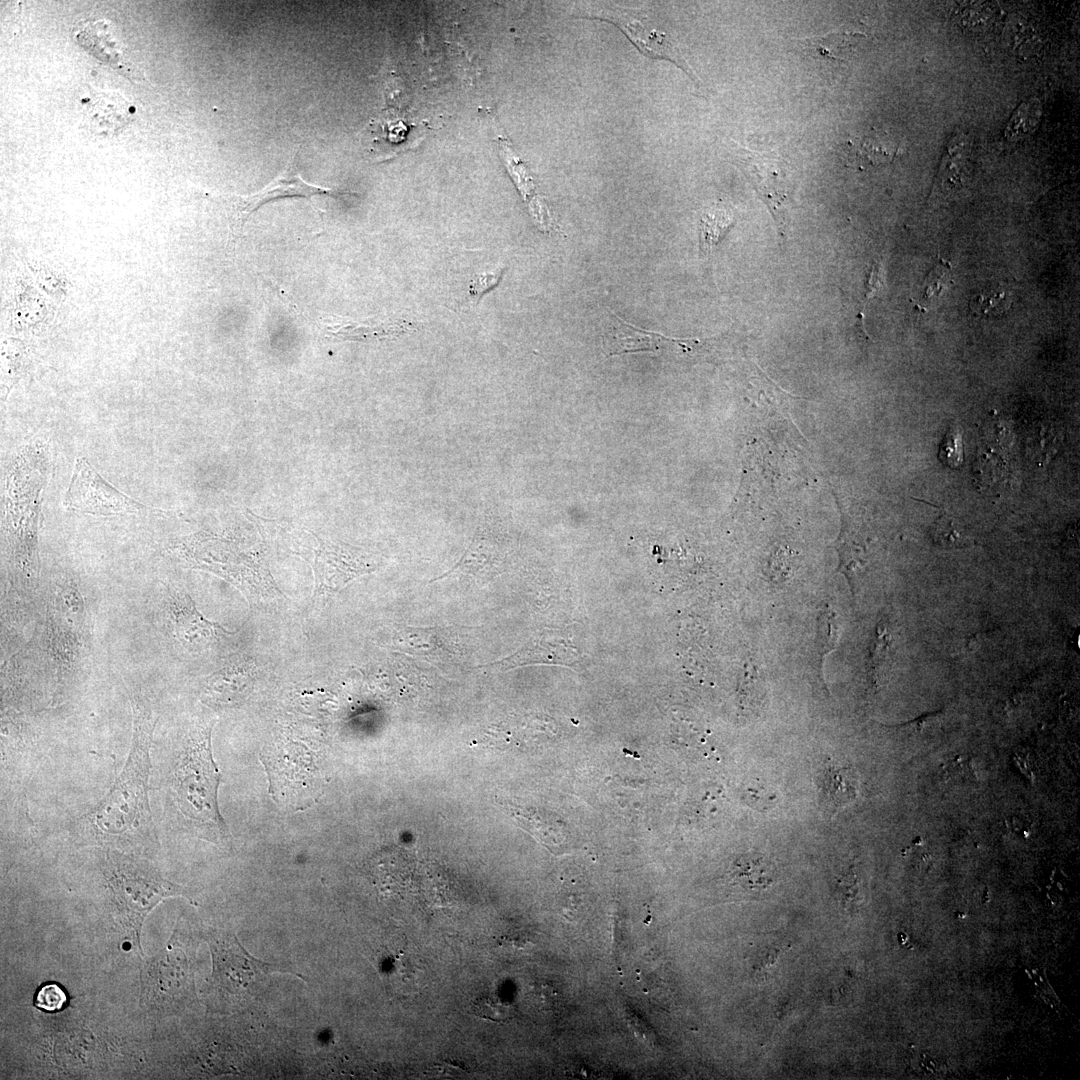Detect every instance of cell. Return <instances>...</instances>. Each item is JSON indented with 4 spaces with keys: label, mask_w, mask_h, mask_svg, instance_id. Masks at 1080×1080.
<instances>
[{
    "label": "cell",
    "mask_w": 1080,
    "mask_h": 1080,
    "mask_svg": "<svg viewBox=\"0 0 1080 1080\" xmlns=\"http://www.w3.org/2000/svg\"><path fill=\"white\" fill-rule=\"evenodd\" d=\"M933 543L943 549H959L972 545V539L958 526L954 518L941 515L931 528Z\"/></svg>",
    "instance_id": "obj_20"
},
{
    "label": "cell",
    "mask_w": 1080,
    "mask_h": 1080,
    "mask_svg": "<svg viewBox=\"0 0 1080 1080\" xmlns=\"http://www.w3.org/2000/svg\"><path fill=\"white\" fill-rule=\"evenodd\" d=\"M884 285L885 284H884V281H883L881 264L880 263H874L873 266L870 269V273H869V277H868V281H867L866 298L869 299V298L874 297L878 292L883 290Z\"/></svg>",
    "instance_id": "obj_27"
},
{
    "label": "cell",
    "mask_w": 1080,
    "mask_h": 1080,
    "mask_svg": "<svg viewBox=\"0 0 1080 1080\" xmlns=\"http://www.w3.org/2000/svg\"><path fill=\"white\" fill-rule=\"evenodd\" d=\"M65 990L55 982H46L39 987L34 997L37 1008L46 1012H57L67 1005Z\"/></svg>",
    "instance_id": "obj_23"
},
{
    "label": "cell",
    "mask_w": 1080,
    "mask_h": 1080,
    "mask_svg": "<svg viewBox=\"0 0 1080 1080\" xmlns=\"http://www.w3.org/2000/svg\"><path fill=\"white\" fill-rule=\"evenodd\" d=\"M666 338L622 320L612 314L611 322L602 336L603 349L608 356L626 352L657 351L660 339Z\"/></svg>",
    "instance_id": "obj_15"
},
{
    "label": "cell",
    "mask_w": 1080,
    "mask_h": 1080,
    "mask_svg": "<svg viewBox=\"0 0 1080 1080\" xmlns=\"http://www.w3.org/2000/svg\"><path fill=\"white\" fill-rule=\"evenodd\" d=\"M611 19L610 21H614L643 54L652 58H664L673 61L693 80L697 81V77L685 61L679 48L665 32L653 28L649 24L645 25L639 19L628 15L612 17Z\"/></svg>",
    "instance_id": "obj_12"
},
{
    "label": "cell",
    "mask_w": 1080,
    "mask_h": 1080,
    "mask_svg": "<svg viewBox=\"0 0 1080 1080\" xmlns=\"http://www.w3.org/2000/svg\"><path fill=\"white\" fill-rule=\"evenodd\" d=\"M500 272L498 273H485L478 276L471 283L470 295L474 300L480 298V296L493 287L500 278Z\"/></svg>",
    "instance_id": "obj_26"
},
{
    "label": "cell",
    "mask_w": 1080,
    "mask_h": 1080,
    "mask_svg": "<svg viewBox=\"0 0 1080 1080\" xmlns=\"http://www.w3.org/2000/svg\"><path fill=\"white\" fill-rule=\"evenodd\" d=\"M212 722L193 725L184 735L172 771L175 804L207 839H227L228 828L217 800L221 773L213 759Z\"/></svg>",
    "instance_id": "obj_2"
},
{
    "label": "cell",
    "mask_w": 1080,
    "mask_h": 1080,
    "mask_svg": "<svg viewBox=\"0 0 1080 1080\" xmlns=\"http://www.w3.org/2000/svg\"><path fill=\"white\" fill-rule=\"evenodd\" d=\"M348 192L334 190L306 182L300 175L296 166V153L292 155L284 170L276 176L263 189L248 195L235 197L237 212V224L242 229L247 218L260 206L287 197H301L310 199L316 195L340 197Z\"/></svg>",
    "instance_id": "obj_9"
},
{
    "label": "cell",
    "mask_w": 1080,
    "mask_h": 1080,
    "mask_svg": "<svg viewBox=\"0 0 1080 1080\" xmlns=\"http://www.w3.org/2000/svg\"><path fill=\"white\" fill-rule=\"evenodd\" d=\"M577 659L576 649L560 635L551 633L530 641L516 653L496 664L510 669L516 666L537 663L571 665Z\"/></svg>",
    "instance_id": "obj_13"
},
{
    "label": "cell",
    "mask_w": 1080,
    "mask_h": 1080,
    "mask_svg": "<svg viewBox=\"0 0 1080 1080\" xmlns=\"http://www.w3.org/2000/svg\"><path fill=\"white\" fill-rule=\"evenodd\" d=\"M256 665L252 659L233 656L208 676L202 686L204 702L217 707H231L242 702L255 683Z\"/></svg>",
    "instance_id": "obj_11"
},
{
    "label": "cell",
    "mask_w": 1080,
    "mask_h": 1080,
    "mask_svg": "<svg viewBox=\"0 0 1080 1080\" xmlns=\"http://www.w3.org/2000/svg\"><path fill=\"white\" fill-rule=\"evenodd\" d=\"M105 874L117 911L134 946L141 951V926L163 899L185 896V890L164 878L148 861L122 853L107 854Z\"/></svg>",
    "instance_id": "obj_3"
},
{
    "label": "cell",
    "mask_w": 1080,
    "mask_h": 1080,
    "mask_svg": "<svg viewBox=\"0 0 1080 1080\" xmlns=\"http://www.w3.org/2000/svg\"><path fill=\"white\" fill-rule=\"evenodd\" d=\"M165 607L175 638L189 648H204L234 635L204 617L186 592H169Z\"/></svg>",
    "instance_id": "obj_8"
},
{
    "label": "cell",
    "mask_w": 1080,
    "mask_h": 1080,
    "mask_svg": "<svg viewBox=\"0 0 1080 1080\" xmlns=\"http://www.w3.org/2000/svg\"><path fill=\"white\" fill-rule=\"evenodd\" d=\"M472 1011L478 1017L492 1021H504L510 1014L505 1004L491 996L478 998L472 1005Z\"/></svg>",
    "instance_id": "obj_25"
},
{
    "label": "cell",
    "mask_w": 1080,
    "mask_h": 1080,
    "mask_svg": "<svg viewBox=\"0 0 1080 1080\" xmlns=\"http://www.w3.org/2000/svg\"><path fill=\"white\" fill-rule=\"evenodd\" d=\"M64 505L95 516L157 514L158 510L123 494L104 480L85 458H77Z\"/></svg>",
    "instance_id": "obj_5"
},
{
    "label": "cell",
    "mask_w": 1080,
    "mask_h": 1080,
    "mask_svg": "<svg viewBox=\"0 0 1080 1080\" xmlns=\"http://www.w3.org/2000/svg\"><path fill=\"white\" fill-rule=\"evenodd\" d=\"M939 459L950 468H958L962 464V438L956 428H951L944 436L940 444Z\"/></svg>",
    "instance_id": "obj_24"
},
{
    "label": "cell",
    "mask_w": 1080,
    "mask_h": 1080,
    "mask_svg": "<svg viewBox=\"0 0 1080 1080\" xmlns=\"http://www.w3.org/2000/svg\"><path fill=\"white\" fill-rule=\"evenodd\" d=\"M819 793L822 803L832 815L847 806L858 793V779L854 769L835 760L828 761L819 777Z\"/></svg>",
    "instance_id": "obj_14"
},
{
    "label": "cell",
    "mask_w": 1080,
    "mask_h": 1080,
    "mask_svg": "<svg viewBox=\"0 0 1080 1080\" xmlns=\"http://www.w3.org/2000/svg\"><path fill=\"white\" fill-rule=\"evenodd\" d=\"M408 324L401 322L361 323L342 320L327 324L329 334L342 339L361 340L366 338H384L404 332Z\"/></svg>",
    "instance_id": "obj_17"
},
{
    "label": "cell",
    "mask_w": 1080,
    "mask_h": 1080,
    "mask_svg": "<svg viewBox=\"0 0 1080 1080\" xmlns=\"http://www.w3.org/2000/svg\"><path fill=\"white\" fill-rule=\"evenodd\" d=\"M734 224L732 215L724 208L715 207L704 213L700 220V250L708 256Z\"/></svg>",
    "instance_id": "obj_19"
},
{
    "label": "cell",
    "mask_w": 1080,
    "mask_h": 1080,
    "mask_svg": "<svg viewBox=\"0 0 1080 1080\" xmlns=\"http://www.w3.org/2000/svg\"><path fill=\"white\" fill-rule=\"evenodd\" d=\"M854 35L845 31H833L822 36L808 37L795 40L800 49L810 57L826 63L845 61V55L849 53Z\"/></svg>",
    "instance_id": "obj_16"
},
{
    "label": "cell",
    "mask_w": 1080,
    "mask_h": 1080,
    "mask_svg": "<svg viewBox=\"0 0 1080 1080\" xmlns=\"http://www.w3.org/2000/svg\"><path fill=\"white\" fill-rule=\"evenodd\" d=\"M373 569L350 546L320 540L314 560V593L319 596L337 592L354 578Z\"/></svg>",
    "instance_id": "obj_10"
},
{
    "label": "cell",
    "mask_w": 1080,
    "mask_h": 1080,
    "mask_svg": "<svg viewBox=\"0 0 1080 1080\" xmlns=\"http://www.w3.org/2000/svg\"><path fill=\"white\" fill-rule=\"evenodd\" d=\"M736 162L752 183L757 194L769 209L779 233L784 237L786 215L792 190L785 164L773 153H757L746 149L735 152Z\"/></svg>",
    "instance_id": "obj_7"
},
{
    "label": "cell",
    "mask_w": 1080,
    "mask_h": 1080,
    "mask_svg": "<svg viewBox=\"0 0 1080 1080\" xmlns=\"http://www.w3.org/2000/svg\"><path fill=\"white\" fill-rule=\"evenodd\" d=\"M133 733L123 770L106 796L84 817V825L100 844L149 851L157 847V831L148 798L150 750L156 716L138 695L131 700Z\"/></svg>",
    "instance_id": "obj_1"
},
{
    "label": "cell",
    "mask_w": 1080,
    "mask_h": 1080,
    "mask_svg": "<svg viewBox=\"0 0 1080 1080\" xmlns=\"http://www.w3.org/2000/svg\"><path fill=\"white\" fill-rule=\"evenodd\" d=\"M213 959L212 986L221 994L238 995L264 975L280 971L250 955L234 935L220 934L209 939Z\"/></svg>",
    "instance_id": "obj_6"
},
{
    "label": "cell",
    "mask_w": 1080,
    "mask_h": 1080,
    "mask_svg": "<svg viewBox=\"0 0 1080 1080\" xmlns=\"http://www.w3.org/2000/svg\"><path fill=\"white\" fill-rule=\"evenodd\" d=\"M835 893L846 910L855 909L861 901L860 884L853 866L836 878Z\"/></svg>",
    "instance_id": "obj_22"
},
{
    "label": "cell",
    "mask_w": 1080,
    "mask_h": 1080,
    "mask_svg": "<svg viewBox=\"0 0 1080 1080\" xmlns=\"http://www.w3.org/2000/svg\"><path fill=\"white\" fill-rule=\"evenodd\" d=\"M1011 300L1001 289H989L975 296L970 302L971 311L979 316H997L1010 309Z\"/></svg>",
    "instance_id": "obj_21"
},
{
    "label": "cell",
    "mask_w": 1080,
    "mask_h": 1080,
    "mask_svg": "<svg viewBox=\"0 0 1080 1080\" xmlns=\"http://www.w3.org/2000/svg\"><path fill=\"white\" fill-rule=\"evenodd\" d=\"M269 781V793L283 807L304 810L318 800L322 778L310 752L295 742L260 755Z\"/></svg>",
    "instance_id": "obj_4"
},
{
    "label": "cell",
    "mask_w": 1080,
    "mask_h": 1080,
    "mask_svg": "<svg viewBox=\"0 0 1080 1080\" xmlns=\"http://www.w3.org/2000/svg\"><path fill=\"white\" fill-rule=\"evenodd\" d=\"M733 877L747 890H763L773 883V875L763 859L756 856H743L733 864Z\"/></svg>",
    "instance_id": "obj_18"
}]
</instances>
